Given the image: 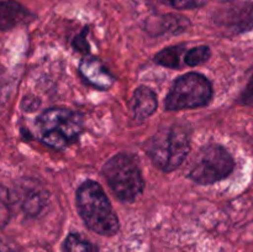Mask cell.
I'll return each mask as SVG.
<instances>
[{
	"instance_id": "obj_1",
	"label": "cell",
	"mask_w": 253,
	"mask_h": 252,
	"mask_svg": "<svg viewBox=\"0 0 253 252\" xmlns=\"http://www.w3.org/2000/svg\"><path fill=\"white\" fill-rule=\"evenodd\" d=\"M77 208L91 231L113 236L119 231V219L109 198L99 183L85 180L77 190Z\"/></svg>"
},
{
	"instance_id": "obj_2",
	"label": "cell",
	"mask_w": 253,
	"mask_h": 252,
	"mask_svg": "<svg viewBox=\"0 0 253 252\" xmlns=\"http://www.w3.org/2000/svg\"><path fill=\"white\" fill-rule=\"evenodd\" d=\"M145 150L156 167L163 172H172L189 153V133L178 125L161 128L146 142Z\"/></svg>"
},
{
	"instance_id": "obj_3",
	"label": "cell",
	"mask_w": 253,
	"mask_h": 252,
	"mask_svg": "<svg viewBox=\"0 0 253 252\" xmlns=\"http://www.w3.org/2000/svg\"><path fill=\"white\" fill-rule=\"evenodd\" d=\"M82 116L63 108L48 109L36 123V132L40 140L57 150H62L74 142L82 133Z\"/></svg>"
},
{
	"instance_id": "obj_4",
	"label": "cell",
	"mask_w": 253,
	"mask_h": 252,
	"mask_svg": "<svg viewBox=\"0 0 253 252\" xmlns=\"http://www.w3.org/2000/svg\"><path fill=\"white\" fill-rule=\"evenodd\" d=\"M103 174L114 194L121 202H133L145 188L137 163L124 153L114 156L104 165Z\"/></svg>"
},
{
	"instance_id": "obj_5",
	"label": "cell",
	"mask_w": 253,
	"mask_h": 252,
	"mask_svg": "<svg viewBox=\"0 0 253 252\" xmlns=\"http://www.w3.org/2000/svg\"><path fill=\"white\" fill-rule=\"evenodd\" d=\"M212 98V86L200 73H187L173 83L165 100L167 110L194 109L205 106Z\"/></svg>"
},
{
	"instance_id": "obj_6",
	"label": "cell",
	"mask_w": 253,
	"mask_h": 252,
	"mask_svg": "<svg viewBox=\"0 0 253 252\" xmlns=\"http://www.w3.org/2000/svg\"><path fill=\"white\" fill-rule=\"evenodd\" d=\"M235 163L226 148L219 145H210L203 148L197 163L189 173V178L198 184L208 185L229 177Z\"/></svg>"
},
{
	"instance_id": "obj_7",
	"label": "cell",
	"mask_w": 253,
	"mask_h": 252,
	"mask_svg": "<svg viewBox=\"0 0 253 252\" xmlns=\"http://www.w3.org/2000/svg\"><path fill=\"white\" fill-rule=\"evenodd\" d=\"M212 21L225 34L237 35L253 27V2L226 1L212 15Z\"/></svg>"
},
{
	"instance_id": "obj_8",
	"label": "cell",
	"mask_w": 253,
	"mask_h": 252,
	"mask_svg": "<svg viewBox=\"0 0 253 252\" xmlns=\"http://www.w3.org/2000/svg\"><path fill=\"white\" fill-rule=\"evenodd\" d=\"M16 200L25 214L37 216L46 209L48 194L39 183L27 179L16 189Z\"/></svg>"
},
{
	"instance_id": "obj_9",
	"label": "cell",
	"mask_w": 253,
	"mask_h": 252,
	"mask_svg": "<svg viewBox=\"0 0 253 252\" xmlns=\"http://www.w3.org/2000/svg\"><path fill=\"white\" fill-rule=\"evenodd\" d=\"M81 73L84 78L98 88L106 89L113 84L114 78L106 67L96 58H85L81 63Z\"/></svg>"
},
{
	"instance_id": "obj_10",
	"label": "cell",
	"mask_w": 253,
	"mask_h": 252,
	"mask_svg": "<svg viewBox=\"0 0 253 252\" xmlns=\"http://www.w3.org/2000/svg\"><path fill=\"white\" fill-rule=\"evenodd\" d=\"M29 17L30 12L20 2L12 0L0 1V31L24 24Z\"/></svg>"
},
{
	"instance_id": "obj_11",
	"label": "cell",
	"mask_w": 253,
	"mask_h": 252,
	"mask_svg": "<svg viewBox=\"0 0 253 252\" xmlns=\"http://www.w3.org/2000/svg\"><path fill=\"white\" fill-rule=\"evenodd\" d=\"M157 109V96L148 86H140L133 93L132 111L138 120H145Z\"/></svg>"
},
{
	"instance_id": "obj_12",
	"label": "cell",
	"mask_w": 253,
	"mask_h": 252,
	"mask_svg": "<svg viewBox=\"0 0 253 252\" xmlns=\"http://www.w3.org/2000/svg\"><path fill=\"white\" fill-rule=\"evenodd\" d=\"M183 49L182 46H172L168 48L162 49L155 56L156 63L161 64L167 68H179L180 67V57H182Z\"/></svg>"
},
{
	"instance_id": "obj_13",
	"label": "cell",
	"mask_w": 253,
	"mask_h": 252,
	"mask_svg": "<svg viewBox=\"0 0 253 252\" xmlns=\"http://www.w3.org/2000/svg\"><path fill=\"white\" fill-rule=\"evenodd\" d=\"M63 252H98L95 246L88 240L76 234H71L63 245Z\"/></svg>"
},
{
	"instance_id": "obj_14",
	"label": "cell",
	"mask_w": 253,
	"mask_h": 252,
	"mask_svg": "<svg viewBox=\"0 0 253 252\" xmlns=\"http://www.w3.org/2000/svg\"><path fill=\"white\" fill-rule=\"evenodd\" d=\"M211 56V51L208 46H198L184 53V63L187 66H199L204 63Z\"/></svg>"
},
{
	"instance_id": "obj_15",
	"label": "cell",
	"mask_w": 253,
	"mask_h": 252,
	"mask_svg": "<svg viewBox=\"0 0 253 252\" xmlns=\"http://www.w3.org/2000/svg\"><path fill=\"white\" fill-rule=\"evenodd\" d=\"M11 215V198L4 185L0 184V229L9 222Z\"/></svg>"
},
{
	"instance_id": "obj_16",
	"label": "cell",
	"mask_w": 253,
	"mask_h": 252,
	"mask_svg": "<svg viewBox=\"0 0 253 252\" xmlns=\"http://www.w3.org/2000/svg\"><path fill=\"white\" fill-rule=\"evenodd\" d=\"M160 1H162L163 4H167L178 10H189L202 7L203 5L207 4L209 0H160Z\"/></svg>"
},
{
	"instance_id": "obj_17",
	"label": "cell",
	"mask_w": 253,
	"mask_h": 252,
	"mask_svg": "<svg viewBox=\"0 0 253 252\" xmlns=\"http://www.w3.org/2000/svg\"><path fill=\"white\" fill-rule=\"evenodd\" d=\"M86 34H88V27H84L76 37H74L73 46L77 51L82 52V53H86L89 52V43L86 41Z\"/></svg>"
},
{
	"instance_id": "obj_18",
	"label": "cell",
	"mask_w": 253,
	"mask_h": 252,
	"mask_svg": "<svg viewBox=\"0 0 253 252\" xmlns=\"http://www.w3.org/2000/svg\"><path fill=\"white\" fill-rule=\"evenodd\" d=\"M242 104L245 105H253V73L250 78L249 83H247V86L245 88V90L242 91L241 98H240Z\"/></svg>"
},
{
	"instance_id": "obj_19",
	"label": "cell",
	"mask_w": 253,
	"mask_h": 252,
	"mask_svg": "<svg viewBox=\"0 0 253 252\" xmlns=\"http://www.w3.org/2000/svg\"><path fill=\"white\" fill-rule=\"evenodd\" d=\"M0 252H20V250L14 242L0 239Z\"/></svg>"
}]
</instances>
